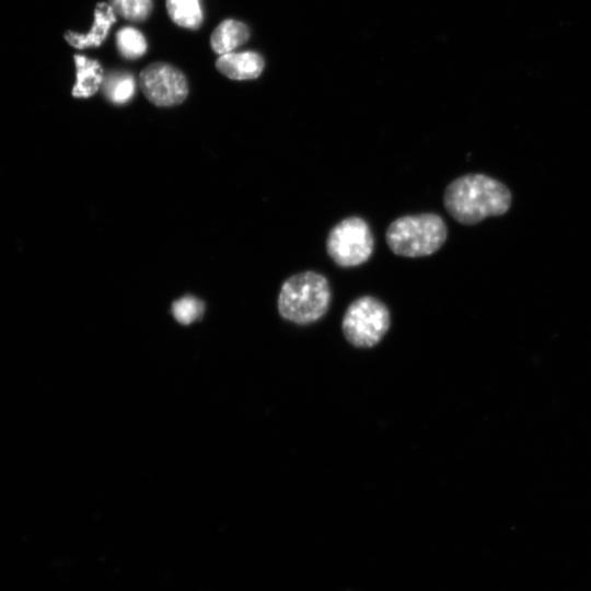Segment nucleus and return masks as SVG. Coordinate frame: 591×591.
I'll use <instances>...</instances> for the list:
<instances>
[{
  "mask_svg": "<svg viewBox=\"0 0 591 591\" xmlns=\"http://www.w3.org/2000/svg\"><path fill=\"white\" fill-rule=\"evenodd\" d=\"M511 201L509 188L485 174L460 176L447 186L443 194V205L448 213L465 225L506 213Z\"/></svg>",
  "mask_w": 591,
  "mask_h": 591,
  "instance_id": "f257e3e1",
  "label": "nucleus"
},
{
  "mask_svg": "<svg viewBox=\"0 0 591 591\" xmlns=\"http://www.w3.org/2000/svg\"><path fill=\"white\" fill-rule=\"evenodd\" d=\"M329 303L328 280L322 274L311 270L287 278L278 296L279 314L300 325L318 321L328 311Z\"/></svg>",
  "mask_w": 591,
  "mask_h": 591,
  "instance_id": "f03ea898",
  "label": "nucleus"
},
{
  "mask_svg": "<svg viewBox=\"0 0 591 591\" xmlns=\"http://www.w3.org/2000/svg\"><path fill=\"white\" fill-rule=\"evenodd\" d=\"M447 236L444 220L432 212L399 217L385 232L390 250L404 257L431 255L444 244Z\"/></svg>",
  "mask_w": 591,
  "mask_h": 591,
  "instance_id": "7ed1b4c3",
  "label": "nucleus"
},
{
  "mask_svg": "<svg viewBox=\"0 0 591 591\" xmlns=\"http://www.w3.org/2000/svg\"><path fill=\"white\" fill-rule=\"evenodd\" d=\"M391 316L387 306L379 299L363 296L347 308L341 329L345 338L358 348H371L387 333Z\"/></svg>",
  "mask_w": 591,
  "mask_h": 591,
  "instance_id": "20e7f679",
  "label": "nucleus"
},
{
  "mask_svg": "<svg viewBox=\"0 0 591 591\" xmlns=\"http://www.w3.org/2000/svg\"><path fill=\"white\" fill-rule=\"evenodd\" d=\"M374 240L369 224L359 217H348L328 233L326 251L340 267H354L366 263L372 255Z\"/></svg>",
  "mask_w": 591,
  "mask_h": 591,
  "instance_id": "39448f33",
  "label": "nucleus"
},
{
  "mask_svg": "<svg viewBox=\"0 0 591 591\" xmlns=\"http://www.w3.org/2000/svg\"><path fill=\"white\" fill-rule=\"evenodd\" d=\"M139 85L151 103L162 107L181 104L188 94L186 77L165 62L147 66L139 74Z\"/></svg>",
  "mask_w": 591,
  "mask_h": 591,
  "instance_id": "423d86ee",
  "label": "nucleus"
},
{
  "mask_svg": "<svg viewBox=\"0 0 591 591\" xmlns=\"http://www.w3.org/2000/svg\"><path fill=\"white\" fill-rule=\"evenodd\" d=\"M263 57L255 51L228 53L216 61L217 69L232 80L257 78L264 69Z\"/></svg>",
  "mask_w": 591,
  "mask_h": 591,
  "instance_id": "0eeeda50",
  "label": "nucleus"
},
{
  "mask_svg": "<svg viewBox=\"0 0 591 591\" xmlns=\"http://www.w3.org/2000/svg\"><path fill=\"white\" fill-rule=\"evenodd\" d=\"M116 22L115 12L106 2H99L94 9V23L86 34L67 32L66 40L73 47L83 49L100 46L107 36L108 30Z\"/></svg>",
  "mask_w": 591,
  "mask_h": 591,
  "instance_id": "6e6552de",
  "label": "nucleus"
},
{
  "mask_svg": "<svg viewBox=\"0 0 591 591\" xmlns=\"http://www.w3.org/2000/svg\"><path fill=\"white\" fill-rule=\"evenodd\" d=\"M250 30L246 24L235 20H224L212 32L210 45L215 53L224 55L247 42Z\"/></svg>",
  "mask_w": 591,
  "mask_h": 591,
  "instance_id": "1a4fd4ad",
  "label": "nucleus"
},
{
  "mask_svg": "<svg viewBox=\"0 0 591 591\" xmlns=\"http://www.w3.org/2000/svg\"><path fill=\"white\" fill-rule=\"evenodd\" d=\"M77 83L72 89L76 97H89L97 92L103 82V69L97 60L84 56H74Z\"/></svg>",
  "mask_w": 591,
  "mask_h": 591,
  "instance_id": "9d476101",
  "label": "nucleus"
},
{
  "mask_svg": "<svg viewBox=\"0 0 591 591\" xmlns=\"http://www.w3.org/2000/svg\"><path fill=\"white\" fill-rule=\"evenodd\" d=\"M166 10L171 20L182 27L197 30L202 23L199 0H166Z\"/></svg>",
  "mask_w": 591,
  "mask_h": 591,
  "instance_id": "9b49d317",
  "label": "nucleus"
},
{
  "mask_svg": "<svg viewBox=\"0 0 591 591\" xmlns=\"http://www.w3.org/2000/svg\"><path fill=\"white\" fill-rule=\"evenodd\" d=\"M103 81L105 96L115 104L127 103L136 92L135 79L129 73H111Z\"/></svg>",
  "mask_w": 591,
  "mask_h": 591,
  "instance_id": "f8f14e48",
  "label": "nucleus"
},
{
  "mask_svg": "<svg viewBox=\"0 0 591 591\" xmlns=\"http://www.w3.org/2000/svg\"><path fill=\"white\" fill-rule=\"evenodd\" d=\"M116 45L119 54L127 59L139 58L147 50V40L142 33L130 26L117 32Z\"/></svg>",
  "mask_w": 591,
  "mask_h": 591,
  "instance_id": "ddd939ff",
  "label": "nucleus"
},
{
  "mask_svg": "<svg viewBox=\"0 0 591 591\" xmlns=\"http://www.w3.org/2000/svg\"><path fill=\"white\" fill-rule=\"evenodd\" d=\"M113 11L119 16L132 21H144L152 11V0H109Z\"/></svg>",
  "mask_w": 591,
  "mask_h": 591,
  "instance_id": "4468645a",
  "label": "nucleus"
},
{
  "mask_svg": "<svg viewBox=\"0 0 591 591\" xmlns=\"http://www.w3.org/2000/svg\"><path fill=\"white\" fill-rule=\"evenodd\" d=\"M202 302L192 296L178 299L172 306L174 317L184 325L197 320L202 314Z\"/></svg>",
  "mask_w": 591,
  "mask_h": 591,
  "instance_id": "2eb2a0df",
  "label": "nucleus"
}]
</instances>
